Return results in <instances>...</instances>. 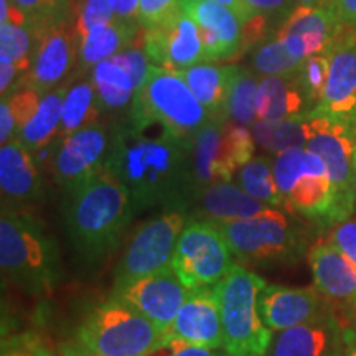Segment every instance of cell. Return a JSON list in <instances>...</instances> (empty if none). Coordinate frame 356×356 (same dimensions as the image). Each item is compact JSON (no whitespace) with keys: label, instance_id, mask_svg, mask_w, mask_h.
<instances>
[{"label":"cell","instance_id":"cell-1","mask_svg":"<svg viewBox=\"0 0 356 356\" xmlns=\"http://www.w3.org/2000/svg\"><path fill=\"white\" fill-rule=\"evenodd\" d=\"M190 142L170 134L139 129L131 122L111 129L106 170L127 190L134 210H188L193 188L190 178Z\"/></svg>","mask_w":356,"mask_h":356},{"label":"cell","instance_id":"cell-2","mask_svg":"<svg viewBox=\"0 0 356 356\" xmlns=\"http://www.w3.org/2000/svg\"><path fill=\"white\" fill-rule=\"evenodd\" d=\"M66 197L65 225L74 249L88 261L104 259L136 215L127 190L104 168Z\"/></svg>","mask_w":356,"mask_h":356},{"label":"cell","instance_id":"cell-3","mask_svg":"<svg viewBox=\"0 0 356 356\" xmlns=\"http://www.w3.org/2000/svg\"><path fill=\"white\" fill-rule=\"evenodd\" d=\"M2 273L30 297H48L61 282L58 244L26 211L2 207L0 216Z\"/></svg>","mask_w":356,"mask_h":356},{"label":"cell","instance_id":"cell-4","mask_svg":"<svg viewBox=\"0 0 356 356\" xmlns=\"http://www.w3.org/2000/svg\"><path fill=\"white\" fill-rule=\"evenodd\" d=\"M211 119L175 71L152 65L144 83L137 88L129 122L139 129H157L180 140H191Z\"/></svg>","mask_w":356,"mask_h":356},{"label":"cell","instance_id":"cell-5","mask_svg":"<svg viewBox=\"0 0 356 356\" xmlns=\"http://www.w3.org/2000/svg\"><path fill=\"white\" fill-rule=\"evenodd\" d=\"M291 216L267 208L256 216L215 222L241 264H296L307 252V238Z\"/></svg>","mask_w":356,"mask_h":356},{"label":"cell","instance_id":"cell-6","mask_svg":"<svg viewBox=\"0 0 356 356\" xmlns=\"http://www.w3.org/2000/svg\"><path fill=\"white\" fill-rule=\"evenodd\" d=\"M266 286L241 262H234L228 274L216 284L221 307L222 350L231 356H264L273 341L270 332L262 322L257 299Z\"/></svg>","mask_w":356,"mask_h":356},{"label":"cell","instance_id":"cell-7","mask_svg":"<svg viewBox=\"0 0 356 356\" xmlns=\"http://www.w3.org/2000/svg\"><path fill=\"white\" fill-rule=\"evenodd\" d=\"M274 175L282 195V210L320 228L338 225L335 191L327 165L305 147L275 155Z\"/></svg>","mask_w":356,"mask_h":356},{"label":"cell","instance_id":"cell-8","mask_svg":"<svg viewBox=\"0 0 356 356\" xmlns=\"http://www.w3.org/2000/svg\"><path fill=\"white\" fill-rule=\"evenodd\" d=\"M76 338L99 356H147L165 340V333L113 296L88 312Z\"/></svg>","mask_w":356,"mask_h":356},{"label":"cell","instance_id":"cell-9","mask_svg":"<svg viewBox=\"0 0 356 356\" xmlns=\"http://www.w3.org/2000/svg\"><path fill=\"white\" fill-rule=\"evenodd\" d=\"M254 149L256 140L248 126L229 119H210L190 142L193 198L207 186L231 181L239 168L254 159Z\"/></svg>","mask_w":356,"mask_h":356},{"label":"cell","instance_id":"cell-10","mask_svg":"<svg viewBox=\"0 0 356 356\" xmlns=\"http://www.w3.org/2000/svg\"><path fill=\"white\" fill-rule=\"evenodd\" d=\"M312 136L305 149L327 165L335 191L338 222L353 216L356 208V122L307 113Z\"/></svg>","mask_w":356,"mask_h":356},{"label":"cell","instance_id":"cell-11","mask_svg":"<svg viewBox=\"0 0 356 356\" xmlns=\"http://www.w3.org/2000/svg\"><path fill=\"white\" fill-rule=\"evenodd\" d=\"M225 236L211 220L186 221L178 236L172 267L186 289L216 286L234 264Z\"/></svg>","mask_w":356,"mask_h":356},{"label":"cell","instance_id":"cell-12","mask_svg":"<svg viewBox=\"0 0 356 356\" xmlns=\"http://www.w3.org/2000/svg\"><path fill=\"white\" fill-rule=\"evenodd\" d=\"M186 211L165 210L145 221L118 262L114 270V287L126 286L132 280L154 274L170 266L178 236L186 225Z\"/></svg>","mask_w":356,"mask_h":356},{"label":"cell","instance_id":"cell-13","mask_svg":"<svg viewBox=\"0 0 356 356\" xmlns=\"http://www.w3.org/2000/svg\"><path fill=\"white\" fill-rule=\"evenodd\" d=\"M33 55L24 88H32L44 96L73 78L79 58L76 19H66L48 26L33 38Z\"/></svg>","mask_w":356,"mask_h":356},{"label":"cell","instance_id":"cell-14","mask_svg":"<svg viewBox=\"0 0 356 356\" xmlns=\"http://www.w3.org/2000/svg\"><path fill=\"white\" fill-rule=\"evenodd\" d=\"M111 131L102 124L88 126L61 137L53 150V175L66 195L81 188L104 170Z\"/></svg>","mask_w":356,"mask_h":356},{"label":"cell","instance_id":"cell-15","mask_svg":"<svg viewBox=\"0 0 356 356\" xmlns=\"http://www.w3.org/2000/svg\"><path fill=\"white\" fill-rule=\"evenodd\" d=\"M142 44L152 65L160 68L178 71L207 61L197 22L181 6L160 24L145 26Z\"/></svg>","mask_w":356,"mask_h":356},{"label":"cell","instance_id":"cell-16","mask_svg":"<svg viewBox=\"0 0 356 356\" xmlns=\"http://www.w3.org/2000/svg\"><path fill=\"white\" fill-rule=\"evenodd\" d=\"M314 286L346 328L356 327V269L332 243H317L309 251Z\"/></svg>","mask_w":356,"mask_h":356},{"label":"cell","instance_id":"cell-17","mask_svg":"<svg viewBox=\"0 0 356 356\" xmlns=\"http://www.w3.org/2000/svg\"><path fill=\"white\" fill-rule=\"evenodd\" d=\"M327 53L330 55L327 86L322 101L309 113L356 122V25L341 24Z\"/></svg>","mask_w":356,"mask_h":356},{"label":"cell","instance_id":"cell-18","mask_svg":"<svg viewBox=\"0 0 356 356\" xmlns=\"http://www.w3.org/2000/svg\"><path fill=\"white\" fill-rule=\"evenodd\" d=\"M186 292L188 289L178 279L172 264L126 286L113 289L114 297L139 310L163 333L168 332L175 320Z\"/></svg>","mask_w":356,"mask_h":356},{"label":"cell","instance_id":"cell-19","mask_svg":"<svg viewBox=\"0 0 356 356\" xmlns=\"http://www.w3.org/2000/svg\"><path fill=\"white\" fill-rule=\"evenodd\" d=\"M346 327L332 307L307 322L275 332L264 356H343Z\"/></svg>","mask_w":356,"mask_h":356},{"label":"cell","instance_id":"cell-20","mask_svg":"<svg viewBox=\"0 0 356 356\" xmlns=\"http://www.w3.org/2000/svg\"><path fill=\"white\" fill-rule=\"evenodd\" d=\"M340 26V20L327 2L323 6H297L275 33L297 60L304 61L312 55L327 53Z\"/></svg>","mask_w":356,"mask_h":356},{"label":"cell","instance_id":"cell-21","mask_svg":"<svg viewBox=\"0 0 356 356\" xmlns=\"http://www.w3.org/2000/svg\"><path fill=\"white\" fill-rule=\"evenodd\" d=\"M188 343L222 350V323L216 286L188 289L175 320L165 333Z\"/></svg>","mask_w":356,"mask_h":356},{"label":"cell","instance_id":"cell-22","mask_svg":"<svg viewBox=\"0 0 356 356\" xmlns=\"http://www.w3.org/2000/svg\"><path fill=\"white\" fill-rule=\"evenodd\" d=\"M180 6L197 22L207 63L243 56V24L233 10L208 0H181Z\"/></svg>","mask_w":356,"mask_h":356},{"label":"cell","instance_id":"cell-23","mask_svg":"<svg viewBox=\"0 0 356 356\" xmlns=\"http://www.w3.org/2000/svg\"><path fill=\"white\" fill-rule=\"evenodd\" d=\"M327 302L314 287H262L257 299V309L262 322L270 332H280L296 327L318 315Z\"/></svg>","mask_w":356,"mask_h":356},{"label":"cell","instance_id":"cell-24","mask_svg":"<svg viewBox=\"0 0 356 356\" xmlns=\"http://www.w3.org/2000/svg\"><path fill=\"white\" fill-rule=\"evenodd\" d=\"M0 188L2 207L17 211H25L42 197V177L33 154L17 139L0 149Z\"/></svg>","mask_w":356,"mask_h":356},{"label":"cell","instance_id":"cell-25","mask_svg":"<svg viewBox=\"0 0 356 356\" xmlns=\"http://www.w3.org/2000/svg\"><path fill=\"white\" fill-rule=\"evenodd\" d=\"M188 208L191 218L197 220L231 221L261 215L270 207L252 198L239 185L218 181L200 191Z\"/></svg>","mask_w":356,"mask_h":356},{"label":"cell","instance_id":"cell-26","mask_svg":"<svg viewBox=\"0 0 356 356\" xmlns=\"http://www.w3.org/2000/svg\"><path fill=\"white\" fill-rule=\"evenodd\" d=\"M142 32L144 26L139 22L115 19L108 25L96 26L81 35L78 66L73 76H88L97 63L109 60L124 48L139 42Z\"/></svg>","mask_w":356,"mask_h":356},{"label":"cell","instance_id":"cell-27","mask_svg":"<svg viewBox=\"0 0 356 356\" xmlns=\"http://www.w3.org/2000/svg\"><path fill=\"white\" fill-rule=\"evenodd\" d=\"M236 66L238 65H211L204 61L175 73L188 84L211 119H228V95Z\"/></svg>","mask_w":356,"mask_h":356},{"label":"cell","instance_id":"cell-28","mask_svg":"<svg viewBox=\"0 0 356 356\" xmlns=\"http://www.w3.org/2000/svg\"><path fill=\"white\" fill-rule=\"evenodd\" d=\"M297 74L266 76L257 95V121H284L309 113Z\"/></svg>","mask_w":356,"mask_h":356},{"label":"cell","instance_id":"cell-29","mask_svg":"<svg viewBox=\"0 0 356 356\" xmlns=\"http://www.w3.org/2000/svg\"><path fill=\"white\" fill-rule=\"evenodd\" d=\"M68 86L70 81H66L53 91L47 92L42 97L37 113L30 118V121L24 127L17 131L15 139L32 154L55 145V142L60 139L63 101Z\"/></svg>","mask_w":356,"mask_h":356},{"label":"cell","instance_id":"cell-30","mask_svg":"<svg viewBox=\"0 0 356 356\" xmlns=\"http://www.w3.org/2000/svg\"><path fill=\"white\" fill-rule=\"evenodd\" d=\"M89 78L95 84L102 114H115L127 108L131 109L137 86L127 70L115 63L113 58L97 63L89 73Z\"/></svg>","mask_w":356,"mask_h":356},{"label":"cell","instance_id":"cell-31","mask_svg":"<svg viewBox=\"0 0 356 356\" xmlns=\"http://www.w3.org/2000/svg\"><path fill=\"white\" fill-rule=\"evenodd\" d=\"M101 115L102 111L99 108V102H97L96 89L91 78H71L68 91H66L63 101L60 139L79 131V129L99 124Z\"/></svg>","mask_w":356,"mask_h":356},{"label":"cell","instance_id":"cell-32","mask_svg":"<svg viewBox=\"0 0 356 356\" xmlns=\"http://www.w3.org/2000/svg\"><path fill=\"white\" fill-rule=\"evenodd\" d=\"M256 145L277 155L291 149H302L312 136L309 114L284 121H256L251 126Z\"/></svg>","mask_w":356,"mask_h":356},{"label":"cell","instance_id":"cell-33","mask_svg":"<svg viewBox=\"0 0 356 356\" xmlns=\"http://www.w3.org/2000/svg\"><path fill=\"white\" fill-rule=\"evenodd\" d=\"M236 181L252 198L259 200L270 208L282 210V195L274 175V160L269 157H254L236 173Z\"/></svg>","mask_w":356,"mask_h":356},{"label":"cell","instance_id":"cell-34","mask_svg":"<svg viewBox=\"0 0 356 356\" xmlns=\"http://www.w3.org/2000/svg\"><path fill=\"white\" fill-rule=\"evenodd\" d=\"M261 79L254 70L236 66L228 95V119L251 127L257 121V95Z\"/></svg>","mask_w":356,"mask_h":356},{"label":"cell","instance_id":"cell-35","mask_svg":"<svg viewBox=\"0 0 356 356\" xmlns=\"http://www.w3.org/2000/svg\"><path fill=\"white\" fill-rule=\"evenodd\" d=\"M300 65L302 61L287 50L275 32L252 53V70L262 78L293 76L300 70Z\"/></svg>","mask_w":356,"mask_h":356},{"label":"cell","instance_id":"cell-36","mask_svg":"<svg viewBox=\"0 0 356 356\" xmlns=\"http://www.w3.org/2000/svg\"><path fill=\"white\" fill-rule=\"evenodd\" d=\"M33 35L26 25L7 24L0 25V56L10 60L22 74H26L32 65Z\"/></svg>","mask_w":356,"mask_h":356},{"label":"cell","instance_id":"cell-37","mask_svg":"<svg viewBox=\"0 0 356 356\" xmlns=\"http://www.w3.org/2000/svg\"><path fill=\"white\" fill-rule=\"evenodd\" d=\"M328 71H330V55L318 53L312 55L302 61L300 70L297 71V79L304 91L309 109H315L322 101L325 86L328 81Z\"/></svg>","mask_w":356,"mask_h":356},{"label":"cell","instance_id":"cell-38","mask_svg":"<svg viewBox=\"0 0 356 356\" xmlns=\"http://www.w3.org/2000/svg\"><path fill=\"white\" fill-rule=\"evenodd\" d=\"M115 20V0H81L76 15L79 37Z\"/></svg>","mask_w":356,"mask_h":356},{"label":"cell","instance_id":"cell-39","mask_svg":"<svg viewBox=\"0 0 356 356\" xmlns=\"http://www.w3.org/2000/svg\"><path fill=\"white\" fill-rule=\"evenodd\" d=\"M113 60L115 63L121 65L124 70H127V73L131 74L137 88L144 83L149 68L152 66V61L149 60L144 50V44H142V38L137 43L131 44V47L124 48L118 55H114Z\"/></svg>","mask_w":356,"mask_h":356},{"label":"cell","instance_id":"cell-40","mask_svg":"<svg viewBox=\"0 0 356 356\" xmlns=\"http://www.w3.org/2000/svg\"><path fill=\"white\" fill-rule=\"evenodd\" d=\"M0 356H53L37 333L25 332L2 340Z\"/></svg>","mask_w":356,"mask_h":356},{"label":"cell","instance_id":"cell-41","mask_svg":"<svg viewBox=\"0 0 356 356\" xmlns=\"http://www.w3.org/2000/svg\"><path fill=\"white\" fill-rule=\"evenodd\" d=\"M42 97L43 96L38 95L32 88H20L19 91L12 92L10 96L6 97L8 108H10L13 118H15L17 131L24 127L30 121V118L37 113Z\"/></svg>","mask_w":356,"mask_h":356},{"label":"cell","instance_id":"cell-42","mask_svg":"<svg viewBox=\"0 0 356 356\" xmlns=\"http://www.w3.org/2000/svg\"><path fill=\"white\" fill-rule=\"evenodd\" d=\"M327 241L340 249L356 269V216H351L333 226Z\"/></svg>","mask_w":356,"mask_h":356},{"label":"cell","instance_id":"cell-43","mask_svg":"<svg viewBox=\"0 0 356 356\" xmlns=\"http://www.w3.org/2000/svg\"><path fill=\"white\" fill-rule=\"evenodd\" d=\"M181 0H139V22L144 26L160 24L180 8Z\"/></svg>","mask_w":356,"mask_h":356},{"label":"cell","instance_id":"cell-44","mask_svg":"<svg viewBox=\"0 0 356 356\" xmlns=\"http://www.w3.org/2000/svg\"><path fill=\"white\" fill-rule=\"evenodd\" d=\"M220 350L198 346L178 338H167L147 356H218Z\"/></svg>","mask_w":356,"mask_h":356},{"label":"cell","instance_id":"cell-45","mask_svg":"<svg viewBox=\"0 0 356 356\" xmlns=\"http://www.w3.org/2000/svg\"><path fill=\"white\" fill-rule=\"evenodd\" d=\"M252 12L266 15L267 19L273 20V24L280 26L287 15L296 8L299 3L297 0H244Z\"/></svg>","mask_w":356,"mask_h":356},{"label":"cell","instance_id":"cell-46","mask_svg":"<svg viewBox=\"0 0 356 356\" xmlns=\"http://www.w3.org/2000/svg\"><path fill=\"white\" fill-rule=\"evenodd\" d=\"M17 136V122L13 118L8 102L2 99L0 102V144H8Z\"/></svg>","mask_w":356,"mask_h":356},{"label":"cell","instance_id":"cell-47","mask_svg":"<svg viewBox=\"0 0 356 356\" xmlns=\"http://www.w3.org/2000/svg\"><path fill=\"white\" fill-rule=\"evenodd\" d=\"M337 19L343 25H356V0H328Z\"/></svg>","mask_w":356,"mask_h":356},{"label":"cell","instance_id":"cell-48","mask_svg":"<svg viewBox=\"0 0 356 356\" xmlns=\"http://www.w3.org/2000/svg\"><path fill=\"white\" fill-rule=\"evenodd\" d=\"M115 19L139 22V0H115Z\"/></svg>","mask_w":356,"mask_h":356},{"label":"cell","instance_id":"cell-49","mask_svg":"<svg viewBox=\"0 0 356 356\" xmlns=\"http://www.w3.org/2000/svg\"><path fill=\"white\" fill-rule=\"evenodd\" d=\"M58 353H60V356H99L92 350H89L86 345L81 343L78 338L63 341V343L58 346Z\"/></svg>","mask_w":356,"mask_h":356},{"label":"cell","instance_id":"cell-50","mask_svg":"<svg viewBox=\"0 0 356 356\" xmlns=\"http://www.w3.org/2000/svg\"><path fill=\"white\" fill-rule=\"evenodd\" d=\"M208 2H215V3H220V6L228 7L229 10H233L236 15L239 17L241 24L251 19L252 15H256V12H252L251 7H249L244 0H208Z\"/></svg>","mask_w":356,"mask_h":356},{"label":"cell","instance_id":"cell-51","mask_svg":"<svg viewBox=\"0 0 356 356\" xmlns=\"http://www.w3.org/2000/svg\"><path fill=\"white\" fill-rule=\"evenodd\" d=\"M343 356H356V327L346 328V345Z\"/></svg>","mask_w":356,"mask_h":356},{"label":"cell","instance_id":"cell-52","mask_svg":"<svg viewBox=\"0 0 356 356\" xmlns=\"http://www.w3.org/2000/svg\"><path fill=\"white\" fill-rule=\"evenodd\" d=\"M328 0H297L299 6H323Z\"/></svg>","mask_w":356,"mask_h":356},{"label":"cell","instance_id":"cell-53","mask_svg":"<svg viewBox=\"0 0 356 356\" xmlns=\"http://www.w3.org/2000/svg\"><path fill=\"white\" fill-rule=\"evenodd\" d=\"M218 356H231V355H228L225 350H222V351H220V353H218Z\"/></svg>","mask_w":356,"mask_h":356}]
</instances>
